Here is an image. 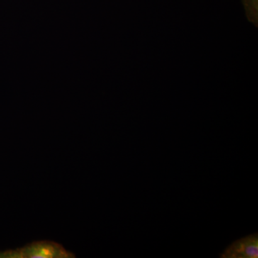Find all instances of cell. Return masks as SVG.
Segmentation results:
<instances>
[{"mask_svg": "<svg viewBox=\"0 0 258 258\" xmlns=\"http://www.w3.org/2000/svg\"><path fill=\"white\" fill-rule=\"evenodd\" d=\"M1 257L13 258H72L74 254L64 249L60 244L50 241H40L29 244L23 248L0 253Z\"/></svg>", "mask_w": 258, "mask_h": 258, "instance_id": "6da1fadb", "label": "cell"}, {"mask_svg": "<svg viewBox=\"0 0 258 258\" xmlns=\"http://www.w3.org/2000/svg\"><path fill=\"white\" fill-rule=\"evenodd\" d=\"M258 235L252 234L236 240L226 248L222 258H257Z\"/></svg>", "mask_w": 258, "mask_h": 258, "instance_id": "7a4b0ae2", "label": "cell"}, {"mask_svg": "<svg viewBox=\"0 0 258 258\" xmlns=\"http://www.w3.org/2000/svg\"><path fill=\"white\" fill-rule=\"evenodd\" d=\"M245 16L249 23L258 27V0H242Z\"/></svg>", "mask_w": 258, "mask_h": 258, "instance_id": "3957f363", "label": "cell"}]
</instances>
